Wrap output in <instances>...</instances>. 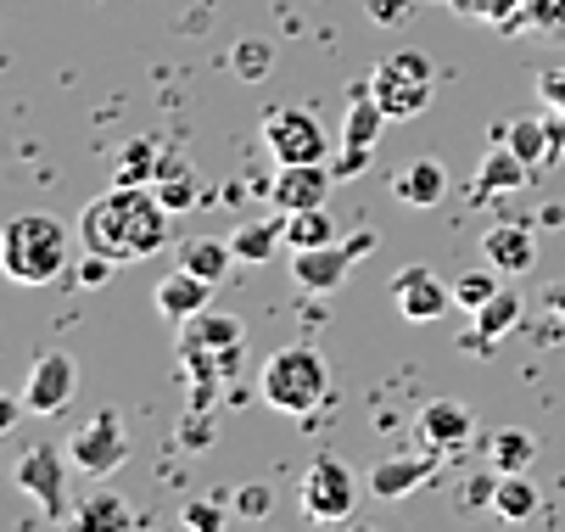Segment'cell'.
I'll return each mask as SVG.
<instances>
[{"instance_id": "cell-13", "label": "cell", "mask_w": 565, "mask_h": 532, "mask_svg": "<svg viewBox=\"0 0 565 532\" xmlns=\"http://www.w3.org/2000/svg\"><path fill=\"white\" fill-rule=\"evenodd\" d=\"M151 302H157V315H163L169 326H185L191 315H202L207 302H213V280H202V275H191V269L180 264V269H169L163 280H157Z\"/></svg>"}, {"instance_id": "cell-4", "label": "cell", "mask_w": 565, "mask_h": 532, "mask_svg": "<svg viewBox=\"0 0 565 532\" xmlns=\"http://www.w3.org/2000/svg\"><path fill=\"white\" fill-rule=\"evenodd\" d=\"M370 91L386 107V118H420L431 107V91H437V67L426 51L403 45V51L381 56V67L370 73Z\"/></svg>"}, {"instance_id": "cell-26", "label": "cell", "mask_w": 565, "mask_h": 532, "mask_svg": "<svg viewBox=\"0 0 565 532\" xmlns=\"http://www.w3.org/2000/svg\"><path fill=\"white\" fill-rule=\"evenodd\" d=\"M326 242H337V219H331V208H297V213H286V247H291V253H302V247H326Z\"/></svg>"}, {"instance_id": "cell-7", "label": "cell", "mask_w": 565, "mask_h": 532, "mask_svg": "<svg viewBox=\"0 0 565 532\" xmlns=\"http://www.w3.org/2000/svg\"><path fill=\"white\" fill-rule=\"evenodd\" d=\"M67 460L85 471V477H113L124 460H129V437H124V421L113 409L90 415L85 426H78L67 437Z\"/></svg>"}, {"instance_id": "cell-17", "label": "cell", "mask_w": 565, "mask_h": 532, "mask_svg": "<svg viewBox=\"0 0 565 532\" xmlns=\"http://www.w3.org/2000/svg\"><path fill=\"white\" fill-rule=\"evenodd\" d=\"M230 353V348H241V320L235 315H224V309H207L202 315H191L185 326H180V353Z\"/></svg>"}, {"instance_id": "cell-30", "label": "cell", "mask_w": 565, "mask_h": 532, "mask_svg": "<svg viewBox=\"0 0 565 532\" xmlns=\"http://www.w3.org/2000/svg\"><path fill=\"white\" fill-rule=\"evenodd\" d=\"M532 460H537V443H532V432L504 426V432L493 437V471H526Z\"/></svg>"}, {"instance_id": "cell-16", "label": "cell", "mask_w": 565, "mask_h": 532, "mask_svg": "<svg viewBox=\"0 0 565 532\" xmlns=\"http://www.w3.org/2000/svg\"><path fill=\"white\" fill-rule=\"evenodd\" d=\"M481 258H488L499 275H526L537 264V236L526 224H493L488 236H481Z\"/></svg>"}, {"instance_id": "cell-31", "label": "cell", "mask_w": 565, "mask_h": 532, "mask_svg": "<svg viewBox=\"0 0 565 532\" xmlns=\"http://www.w3.org/2000/svg\"><path fill=\"white\" fill-rule=\"evenodd\" d=\"M493 275H499L493 264H488V269H470V275H459V280H454V302H459V309H470V315H476L481 302H488V297L499 291V280H493Z\"/></svg>"}, {"instance_id": "cell-11", "label": "cell", "mask_w": 565, "mask_h": 532, "mask_svg": "<svg viewBox=\"0 0 565 532\" xmlns=\"http://www.w3.org/2000/svg\"><path fill=\"white\" fill-rule=\"evenodd\" d=\"M331 185H337V169L331 163H280V174L269 185V202H275V213L326 208L331 202Z\"/></svg>"}, {"instance_id": "cell-9", "label": "cell", "mask_w": 565, "mask_h": 532, "mask_svg": "<svg viewBox=\"0 0 565 532\" xmlns=\"http://www.w3.org/2000/svg\"><path fill=\"white\" fill-rule=\"evenodd\" d=\"M67 466H73V460H62L51 443L23 448V460H18V488H23L34 504H45L51 521L67 515V493H62V488H67Z\"/></svg>"}, {"instance_id": "cell-22", "label": "cell", "mask_w": 565, "mask_h": 532, "mask_svg": "<svg viewBox=\"0 0 565 532\" xmlns=\"http://www.w3.org/2000/svg\"><path fill=\"white\" fill-rule=\"evenodd\" d=\"M381 129H386V107L375 102V91H370V79H364V85L353 91L348 113H342V146H375Z\"/></svg>"}, {"instance_id": "cell-14", "label": "cell", "mask_w": 565, "mask_h": 532, "mask_svg": "<svg viewBox=\"0 0 565 532\" xmlns=\"http://www.w3.org/2000/svg\"><path fill=\"white\" fill-rule=\"evenodd\" d=\"M537 174L526 169V158L499 135L488 151H481V163H476V196H504V191H521V185H532Z\"/></svg>"}, {"instance_id": "cell-20", "label": "cell", "mask_w": 565, "mask_h": 532, "mask_svg": "<svg viewBox=\"0 0 565 532\" xmlns=\"http://www.w3.org/2000/svg\"><path fill=\"white\" fill-rule=\"evenodd\" d=\"M515 320H521V297L499 286V291L476 309V331L465 337V348H493L499 337H510V331H515Z\"/></svg>"}, {"instance_id": "cell-40", "label": "cell", "mask_w": 565, "mask_h": 532, "mask_svg": "<svg viewBox=\"0 0 565 532\" xmlns=\"http://www.w3.org/2000/svg\"><path fill=\"white\" fill-rule=\"evenodd\" d=\"M543 309H554V315L565 320V280H554V286H543Z\"/></svg>"}, {"instance_id": "cell-18", "label": "cell", "mask_w": 565, "mask_h": 532, "mask_svg": "<svg viewBox=\"0 0 565 532\" xmlns=\"http://www.w3.org/2000/svg\"><path fill=\"white\" fill-rule=\"evenodd\" d=\"M470 426H476V421H470V409H465L459 398H437V404H426L420 421H415L420 443L437 448V454H443V448H459V443L470 437Z\"/></svg>"}, {"instance_id": "cell-36", "label": "cell", "mask_w": 565, "mask_h": 532, "mask_svg": "<svg viewBox=\"0 0 565 532\" xmlns=\"http://www.w3.org/2000/svg\"><path fill=\"white\" fill-rule=\"evenodd\" d=\"M537 102L543 107H565V67H543L537 73Z\"/></svg>"}, {"instance_id": "cell-28", "label": "cell", "mask_w": 565, "mask_h": 532, "mask_svg": "<svg viewBox=\"0 0 565 532\" xmlns=\"http://www.w3.org/2000/svg\"><path fill=\"white\" fill-rule=\"evenodd\" d=\"M73 521L85 526V532H124L135 515H129V504H124V499H113V493H90L85 504L73 510Z\"/></svg>"}, {"instance_id": "cell-34", "label": "cell", "mask_w": 565, "mask_h": 532, "mask_svg": "<svg viewBox=\"0 0 565 532\" xmlns=\"http://www.w3.org/2000/svg\"><path fill=\"white\" fill-rule=\"evenodd\" d=\"M185 526H196V532L224 526V499H191V504H185Z\"/></svg>"}, {"instance_id": "cell-23", "label": "cell", "mask_w": 565, "mask_h": 532, "mask_svg": "<svg viewBox=\"0 0 565 532\" xmlns=\"http://www.w3.org/2000/svg\"><path fill=\"white\" fill-rule=\"evenodd\" d=\"M504 140L526 158L532 174H543V169L559 158V146H554V135H548V118H515V124H504Z\"/></svg>"}, {"instance_id": "cell-8", "label": "cell", "mask_w": 565, "mask_h": 532, "mask_svg": "<svg viewBox=\"0 0 565 532\" xmlns=\"http://www.w3.org/2000/svg\"><path fill=\"white\" fill-rule=\"evenodd\" d=\"M364 253H375V231H359L353 242H326V247L291 253V275H297L302 291H337Z\"/></svg>"}, {"instance_id": "cell-24", "label": "cell", "mask_w": 565, "mask_h": 532, "mask_svg": "<svg viewBox=\"0 0 565 532\" xmlns=\"http://www.w3.org/2000/svg\"><path fill=\"white\" fill-rule=\"evenodd\" d=\"M275 242H286V213H280V219H247V224H241V231L230 236L235 264H264Z\"/></svg>"}, {"instance_id": "cell-35", "label": "cell", "mask_w": 565, "mask_h": 532, "mask_svg": "<svg viewBox=\"0 0 565 532\" xmlns=\"http://www.w3.org/2000/svg\"><path fill=\"white\" fill-rule=\"evenodd\" d=\"M521 18L537 23V29H565V0H526Z\"/></svg>"}, {"instance_id": "cell-27", "label": "cell", "mask_w": 565, "mask_h": 532, "mask_svg": "<svg viewBox=\"0 0 565 532\" xmlns=\"http://www.w3.org/2000/svg\"><path fill=\"white\" fill-rule=\"evenodd\" d=\"M537 488L526 482V471H499V488H493V510L504 515V521H526V515H537Z\"/></svg>"}, {"instance_id": "cell-21", "label": "cell", "mask_w": 565, "mask_h": 532, "mask_svg": "<svg viewBox=\"0 0 565 532\" xmlns=\"http://www.w3.org/2000/svg\"><path fill=\"white\" fill-rule=\"evenodd\" d=\"M151 191L163 196L169 213L196 208V169H191V158H180V151H163V163H157V174H151Z\"/></svg>"}, {"instance_id": "cell-38", "label": "cell", "mask_w": 565, "mask_h": 532, "mask_svg": "<svg viewBox=\"0 0 565 532\" xmlns=\"http://www.w3.org/2000/svg\"><path fill=\"white\" fill-rule=\"evenodd\" d=\"M113 269H118L113 258H102V253H85V264L73 269V280H78V286H102V280H107Z\"/></svg>"}, {"instance_id": "cell-37", "label": "cell", "mask_w": 565, "mask_h": 532, "mask_svg": "<svg viewBox=\"0 0 565 532\" xmlns=\"http://www.w3.org/2000/svg\"><path fill=\"white\" fill-rule=\"evenodd\" d=\"M370 158H375V146H342V158L331 169H337V180H348V174H364Z\"/></svg>"}, {"instance_id": "cell-2", "label": "cell", "mask_w": 565, "mask_h": 532, "mask_svg": "<svg viewBox=\"0 0 565 532\" xmlns=\"http://www.w3.org/2000/svg\"><path fill=\"white\" fill-rule=\"evenodd\" d=\"M0 264L18 286H51L73 264V236L56 213H18L0 242Z\"/></svg>"}, {"instance_id": "cell-25", "label": "cell", "mask_w": 565, "mask_h": 532, "mask_svg": "<svg viewBox=\"0 0 565 532\" xmlns=\"http://www.w3.org/2000/svg\"><path fill=\"white\" fill-rule=\"evenodd\" d=\"M180 264L191 269V275H202V280H224V269L235 264V247H230V236L218 242V236H191L185 247H180Z\"/></svg>"}, {"instance_id": "cell-1", "label": "cell", "mask_w": 565, "mask_h": 532, "mask_svg": "<svg viewBox=\"0 0 565 532\" xmlns=\"http://www.w3.org/2000/svg\"><path fill=\"white\" fill-rule=\"evenodd\" d=\"M169 208L151 185H113L78 213V242L85 253H102L113 264H140L169 247Z\"/></svg>"}, {"instance_id": "cell-6", "label": "cell", "mask_w": 565, "mask_h": 532, "mask_svg": "<svg viewBox=\"0 0 565 532\" xmlns=\"http://www.w3.org/2000/svg\"><path fill=\"white\" fill-rule=\"evenodd\" d=\"M264 140L280 163H331V135L308 107H280L264 118Z\"/></svg>"}, {"instance_id": "cell-15", "label": "cell", "mask_w": 565, "mask_h": 532, "mask_svg": "<svg viewBox=\"0 0 565 532\" xmlns=\"http://www.w3.org/2000/svg\"><path fill=\"white\" fill-rule=\"evenodd\" d=\"M431 477H437V448H426V454H392V460H375L370 466V493L403 499V493H415Z\"/></svg>"}, {"instance_id": "cell-33", "label": "cell", "mask_w": 565, "mask_h": 532, "mask_svg": "<svg viewBox=\"0 0 565 532\" xmlns=\"http://www.w3.org/2000/svg\"><path fill=\"white\" fill-rule=\"evenodd\" d=\"M269 56H275L269 40H241L235 45V73H241V79H258V73L269 67Z\"/></svg>"}, {"instance_id": "cell-19", "label": "cell", "mask_w": 565, "mask_h": 532, "mask_svg": "<svg viewBox=\"0 0 565 532\" xmlns=\"http://www.w3.org/2000/svg\"><path fill=\"white\" fill-rule=\"evenodd\" d=\"M392 196H397L403 208H437V202L448 196V169H443L437 158H415L409 169L392 180Z\"/></svg>"}, {"instance_id": "cell-41", "label": "cell", "mask_w": 565, "mask_h": 532, "mask_svg": "<svg viewBox=\"0 0 565 532\" xmlns=\"http://www.w3.org/2000/svg\"><path fill=\"white\" fill-rule=\"evenodd\" d=\"M370 12H375L381 23H392V18L403 12V0H370Z\"/></svg>"}, {"instance_id": "cell-12", "label": "cell", "mask_w": 565, "mask_h": 532, "mask_svg": "<svg viewBox=\"0 0 565 532\" xmlns=\"http://www.w3.org/2000/svg\"><path fill=\"white\" fill-rule=\"evenodd\" d=\"M392 302L403 309V320H443L448 315V302H454V280L431 275V269H403L392 280Z\"/></svg>"}, {"instance_id": "cell-29", "label": "cell", "mask_w": 565, "mask_h": 532, "mask_svg": "<svg viewBox=\"0 0 565 532\" xmlns=\"http://www.w3.org/2000/svg\"><path fill=\"white\" fill-rule=\"evenodd\" d=\"M157 163H163V146L157 140H129L118 158V185H151Z\"/></svg>"}, {"instance_id": "cell-3", "label": "cell", "mask_w": 565, "mask_h": 532, "mask_svg": "<svg viewBox=\"0 0 565 532\" xmlns=\"http://www.w3.org/2000/svg\"><path fill=\"white\" fill-rule=\"evenodd\" d=\"M258 393L280 415H313L319 404H326V393H331V364H326L319 348L291 342V348L269 353V364L258 375Z\"/></svg>"}, {"instance_id": "cell-32", "label": "cell", "mask_w": 565, "mask_h": 532, "mask_svg": "<svg viewBox=\"0 0 565 532\" xmlns=\"http://www.w3.org/2000/svg\"><path fill=\"white\" fill-rule=\"evenodd\" d=\"M230 510L247 515V521H264V515L275 510V488H269V482H241L235 499H230Z\"/></svg>"}, {"instance_id": "cell-5", "label": "cell", "mask_w": 565, "mask_h": 532, "mask_svg": "<svg viewBox=\"0 0 565 532\" xmlns=\"http://www.w3.org/2000/svg\"><path fill=\"white\" fill-rule=\"evenodd\" d=\"M308 521H348L359 504V477L337 460V454H319V460L302 471V493H297Z\"/></svg>"}, {"instance_id": "cell-39", "label": "cell", "mask_w": 565, "mask_h": 532, "mask_svg": "<svg viewBox=\"0 0 565 532\" xmlns=\"http://www.w3.org/2000/svg\"><path fill=\"white\" fill-rule=\"evenodd\" d=\"M180 437H185V448H207V443H213V426H207V415L196 409V415L180 426Z\"/></svg>"}, {"instance_id": "cell-10", "label": "cell", "mask_w": 565, "mask_h": 532, "mask_svg": "<svg viewBox=\"0 0 565 532\" xmlns=\"http://www.w3.org/2000/svg\"><path fill=\"white\" fill-rule=\"evenodd\" d=\"M73 393H78V364L67 359V353H40L34 359V370H29V387H23V404L34 409V415H62L67 404H73Z\"/></svg>"}]
</instances>
